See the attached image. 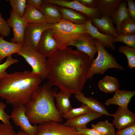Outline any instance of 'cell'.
I'll return each instance as SVG.
<instances>
[{"mask_svg":"<svg viewBox=\"0 0 135 135\" xmlns=\"http://www.w3.org/2000/svg\"><path fill=\"white\" fill-rule=\"evenodd\" d=\"M47 60L46 78L50 85L71 94L82 92L92 62L87 54L68 47L58 48Z\"/></svg>","mask_w":135,"mask_h":135,"instance_id":"obj_1","label":"cell"},{"mask_svg":"<svg viewBox=\"0 0 135 135\" xmlns=\"http://www.w3.org/2000/svg\"><path fill=\"white\" fill-rule=\"evenodd\" d=\"M32 71L14 72L0 79V98L14 108L25 105L42 81Z\"/></svg>","mask_w":135,"mask_h":135,"instance_id":"obj_2","label":"cell"},{"mask_svg":"<svg viewBox=\"0 0 135 135\" xmlns=\"http://www.w3.org/2000/svg\"><path fill=\"white\" fill-rule=\"evenodd\" d=\"M48 82L39 86L30 100L25 105V114L31 124L53 121L62 122L63 118L54 103L56 88H52Z\"/></svg>","mask_w":135,"mask_h":135,"instance_id":"obj_3","label":"cell"},{"mask_svg":"<svg viewBox=\"0 0 135 135\" xmlns=\"http://www.w3.org/2000/svg\"><path fill=\"white\" fill-rule=\"evenodd\" d=\"M51 30L52 36L60 49L66 48L70 42L87 33L84 24H74L63 18L54 24Z\"/></svg>","mask_w":135,"mask_h":135,"instance_id":"obj_4","label":"cell"},{"mask_svg":"<svg viewBox=\"0 0 135 135\" xmlns=\"http://www.w3.org/2000/svg\"><path fill=\"white\" fill-rule=\"evenodd\" d=\"M95 40L98 55L92 62L88 73V79H92L96 74H103L110 68L124 70V67L117 62L116 58L108 52L100 41Z\"/></svg>","mask_w":135,"mask_h":135,"instance_id":"obj_5","label":"cell"},{"mask_svg":"<svg viewBox=\"0 0 135 135\" xmlns=\"http://www.w3.org/2000/svg\"><path fill=\"white\" fill-rule=\"evenodd\" d=\"M17 54L22 57L32 68V72L39 75L42 80L46 78L48 72L46 58L31 45L24 43Z\"/></svg>","mask_w":135,"mask_h":135,"instance_id":"obj_6","label":"cell"},{"mask_svg":"<svg viewBox=\"0 0 135 135\" xmlns=\"http://www.w3.org/2000/svg\"><path fill=\"white\" fill-rule=\"evenodd\" d=\"M35 135H82L76 128L49 121L39 124Z\"/></svg>","mask_w":135,"mask_h":135,"instance_id":"obj_7","label":"cell"},{"mask_svg":"<svg viewBox=\"0 0 135 135\" xmlns=\"http://www.w3.org/2000/svg\"><path fill=\"white\" fill-rule=\"evenodd\" d=\"M54 25L46 23H28L24 32V43L29 44L36 49L43 33L46 30L52 29Z\"/></svg>","mask_w":135,"mask_h":135,"instance_id":"obj_8","label":"cell"},{"mask_svg":"<svg viewBox=\"0 0 135 135\" xmlns=\"http://www.w3.org/2000/svg\"><path fill=\"white\" fill-rule=\"evenodd\" d=\"M10 116L14 124L22 131L28 135H35L38 126L33 125L30 122L25 114L24 105L14 108Z\"/></svg>","mask_w":135,"mask_h":135,"instance_id":"obj_9","label":"cell"},{"mask_svg":"<svg viewBox=\"0 0 135 135\" xmlns=\"http://www.w3.org/2000/svg\"><path fill=\"white\" fill-rule=\"evenodd\" d=\"M43 3L58 5L78 11L85 15L89 18H100V15L97 8H92L87 7L80 3L77 0L68 1L64 0H44Z\"/></svg>","mask_w":135,"mask_h":135,"instance_id":"obj_10","label":"cell"},{"mask_svg":"<svg viewBox=\"0 0 135 135\" xmlns=\"http://www.w3.org/2000/svg\"><path fill=\"white\" fill-rule=\"evenodd\" d=\"M13 32V37L11 42L22 45L24 43V37L25 30L28 23L22 18L13 12L10 11V18L7 20Z\"/></svg>","mask_w":135,"mask_h":135,"instance_id":"obj_11","label":"cell"},{"mask_svg":"<svg viewBox=\"0 0 135 135\" xmlns=\"http://www.w3.org/2000/svg\"><path fill=\"white\" fill-rule=\"evenodd\" d=\"M69 46H75L78 51L87 54L92 61L97 52L95 39L88 33L80 35L76 40L70 42Z\"/></svg>","mask_w":135,"mask_h":135,"instance_id":"obj_12","label":"cell"},{"mask_svg":"<svg viewBox=\"0 0 135 135\" xmlns=\"http://www.w3.org/2000/svg\"><path fill=\"white\" fill-rule=\"evenodd\" d=\"M58 48V44L52 36L51 29L45 30L42 34L36 50L43 56L48 58Z\"/></svg>","mask_w":135,"mask_h":135,"instance_id":"obj_13","label":"cell"},{"mask_svg":"<svg viewBox=\"0 0 135 135\" xmlns=\"http://www.w3.org/2000/svg\"><path fill=\"white\" fill-rule=\"evenodd\" d=\"M113 117V124L119 130L135 124V114L128 108L119 106L115 113L112 114Z\"/></svg>","mask_w":135,"mask_h":135,"instance_id":"obj_14","label":"cell"},{"mask_svg":"<svg viewBox=\"0 0 135 135\" xmlns=\"http://www.w3.org/2000/svg\"><path fill=\"white\" fill-rule=\"evenodd\" d=\"M84 26L87 33L90 34L94 38L100 41L104 47L107 48H110L112 50L116 49L114 44L115 37L100 32L92 25L91 19H88L84 24Z\"/></svg>","mask_w":135,"mask_h":135,"instance_id":"obj_15","label":"cell"},{"mask_svg":"<svg viewBox=\"0 0 135 135\" xmlns=\"http://www.w3.org/2000/svg\"><path fill=\"white\" fill-rule=\"evenodd\" d=\"M103 115L92 111L82 115L76 118L67 120L63 124L65 126L74 128H84L91 121L96 119Z\"/></svg>","mask_w":135,"mask_h":135,"instance_id":"obj_16","label":"cell"},{"mask_svg":"<svg viewBox=\"0 0 135 135\" xmlns=\"http://www.w3.org/2000/svg\"><path fill=\"white\" fill-rule=\"evenodd\" d=\"M101 17L91 19L92 25L100 32L115 38L118 35L116 28L113 26L111 18L103 16Z\"/></svg>","mask_w":135,"mask_h":135,"instance_id":"obj_17","label":"cell"},{"mask_svg":"<svg viewBox=\"0 0 135 135\" xmlns=\"http://www.w3.org/2000/svg\"><path fill=\"white\" fill-rule=\"evenodd\" d=\"M135 95L134 90H119L115 92L113 97L106 100L104 104L107 106L116 105L119 107L128 108L131 99Z\"/></svg>","mask_w":135,"mask_h":135,"instance_id":"obj_18","label":"cell"},{"mask_svg":"<svg viewBox=\"0 0 135 135\" xmlns=\"http://www.w3.org/2000/svg\"><path fill=\"white\" fill-rule=\"evenodd\" d=\"M40 11L44 16L46 23L55 24L62 19L59 8L54 4L43 3Z\"/></svg>","mask_w":135,"mask_h":135,"instance_id":"obj_19","label":"cell"},{"mask_svg":"<svg viewBox=\"0 0 135 135\" xmlns=\"http://www.w3.org/2000/svg\"><path fill=\"white\" fill-rule=\"evenodd\" d=\"M77 100L88 106L93 111L104 114L107 116H111L104 106L100 102L92 98L87 97L83 92L75 95Z\"/></svg>","mask_w":135,"mask_h":135,"instance_id":"obj_20","label":"cell"},{"mask_svg":"<svg viewBox=\"0 0 135 135\" xmlns=\"http://www.w3.org/2000/svg\"><path fill=\"white\" fill-rule=\"evenodd\" d=\"M71 94L68 92L60 90L55 95L56 106L62 116L66 113L72 108L70 100Z\"/></svg>","mask_w":135,"mask_h":135,"instance_id":"obj_21","label":"cell"},{"mask_svg":"<svg viewBox=\"0 0 135 135\" xmlns=\"http://www.w3.org/2000/svg\"><path fill=\"white\" fill-rule=\"evenodd\" d=\"M113 23L116 24L118 35L120 34V25L125 20L131 18L128 13L127 4L122 0L119 3L111 18Z\"/></svg>","mask_w":135,"mask_h":135,"instance_id":"obj_22","label":"cell"},{"mask_svg":"<svg viewBox=\"0 0 135 135\" xmlns=\"http://www.w3.org/2000/svg\"><path fill=\"white\" fill-rule=\"evenodd\" d=\"M59 8L62 18L74 23L84 24L88 19L82 14L72 9L64 7Z\"/></svg>","mask_w":135,"mask_h":135,"instance_id":"obj_23","label":"cell"},{"mask_svg":"<svg viewBox=\"0 0 135 135\" xmlns=\"http://www.w3.org/2000/svg\"><path fill=\"white\" fill-rule=\"evenodd\" d=\"M23 45V44H22ZM22 45L17 44L8 41L0 36V64H2L6 57L17 52Z\"/></svg>","mask_w":135,"mask_h":135,"instance_id":"obj_24","label":"cell"},{"mask_svg":"<svg viewBox=\"0 0 135 135\" xmlns=\"http://www.w3.org/2000/svg\"><path fill=\"white\" fill-rule=\"evenodd\" d=\"M98 87L102 92L106 93H115L119 90L120 84L116 78L106 75L98 82Z\"/></svg>","mask_w":135,"mask_h":135,"instance_id":"obj_25","label":"cell"},{"mask_svg":"<svg viewBox=\"0 0 135 135\" xmlns=\"http://www.w3.org/2000/svg\"><path fill=\"white\" fill-rule=\"evenodd\" d=\"M121 0H97V7L101 16L111 18Z\"/></svg>","mask_w":135,"mask_h":135,"instance_id":"obj_26","label":"cell"},{"mask_svg":"<svg viewBox=\"0 0 135 135\" xmlns=\"http://www.w3.org/2000/svg\"><path fill=\"white\" fill-rule=\"evenodd\" d=\"M22 18L28 23H46L44 16L42 12L27 4Z\"/></svg>","mask_w":135,"mask_h":135,"instance_id":"obj_27","label":"cell"},{"mask_svg":"<svg viewBox=\"0 0 135 135\" xmlns=\"http://www.w3.org/2000/svg\"><path fill=\"white\" fill-rule=\"evenodd\" d=\"M113 123L107 120L100 121L95 124H92V128L103 135H116Z\"/></svg>","mask_w":135,"mask_h":135,"instance_id":"obj_28","label":"cell"},{"mask_svg":"<svg viewBox=\"0 0 135 135\" xmlns=\"http://www.w3.org/2000/svg\"><path fill=\"white\" fill-rule=\"evenodd\" d=\"M92 111L88 106L82 104L80 107L76 108H72L66 113L62 115V116L63 118L68 120Z\"/></svg>","mask_w":135,"mask_h":135,"instance_id":"obj_29","label":"cell"},{"mask_svg":"<svg viewBox=\"0 0 135 135\" xmlns=\"http://www.w3.org/2000/svg\"><path fill=\"white\" fill-rule=\"evenodd\" d=\"M120 53H123L126 56L128 65L130 69L135 67V48L124 46H120L118 50Z\"/></svg>","mask_w":135,"mask_h":135,"instance_id":"obj_30","label":"cell"},{"mask_svg":"<svg viewBox=\"0 0 135 135\" xmlns=\"http://www.w3.org/2000/svg\"><path fill=\"white\" fill-rule=\"evenodd\" d=\"M9 1L12 8V11L22 17L26 8L27 0H10Z\"/></svg>","mask_w":135,"mask_h":135,"instance_id":"obj_31","label":"cell"},{"mask_svg":"<svg viewBox=\"0 0 135 135\" xmlns=\"http://www.w3.org/2000/svg\"><path fill=\"white\" fill-rule=\"evenodd\" d=\"M120 34L131 35L135 33V21L131 18L124 20L120 25Z\"/></svg>","mask_w":135,"mask_h":135,"instance_id":"obj_32","label":"cell"},{"mask_svg":"<svg viewBox=\"0 0 135 135\" xmlns=\"http://www.w3.org/2000/svg\"><path fill=\"white\" fill-rule=\"evenodd\" d=\"M118 42L123 43L128 46L135 48V33L131 35H118L114 38V43Z\"/></svg>","mask_w":135,"mask_h":135,"instance_id":"obj_33","label":"cell"},{"mask_svg":"<svg viewBox=\"0 0 135 135\" xmlns=\"http://www.w3.org/2000/svg\"><path fill=\"white\" fill-rule=\"evenodd\" d=\"M19 60L17 58H13L12 55L6 57V61L3 63L0 64V79L7 76L8 73L6 70L12 64L17 63Z\"/></svg>","mask_w":135,"mask_h":135,"instance_id":"obj_34","label":"cell"},{"mask_svg":"<svg viewBox=\"0 0 135 135\" xmlns=\"http://www.w3.org/2000/svg\"><path fill=\"white\" fill-rule=\"evenodd\" d=\"M11 32V28L7 22L2 16L0 12V36L3 37L8 36Z\"/></svg>","mask_w":135,"mask_h":135,"instance_id":"obj_35","label":"cell"},{"mask_svg":"<svg viewBox=\"0 0 135 135\" xmlns=\"http://www.w3.org/2000/svg\"><path fill=\"white\" fill-rule=\"evenodd\" d=\"M16 134L11 124L0 123V135H16Z\"/></svg>","mask_w":135,"mask_h":135,"instance_id":"obj_36","label":"cell"},{"mask_svg":"<svg viewBox=\"0 0 135 135\" xmlns=\"http://www.w3.org/2000/svg\"><path fill=\"white\" fill-rule=\"evenodd\" d=\"M6 106V104L0 101V120L4 123L10 124V116L4 110Z\"/></svg>","mask_w":135,"mask_h":135,"instance_id":"obj_37","label":"cell"},{"mask_svg":"<svg viewBox=\"0 0 135 135\" xmlns=\"http://www.w3.org/2000/svg\"><path fill=\"white\" fill-rule=\"evenodd\" d=\"M116 135H135V124L118 130L115 132Z\"/></svg>","mask_w":135,"mask_h":135,"instance_id":"obj_38","label":"cell"},{"mask_svg":"<svg viewBox=\"0 0 135 135\" xmlns=\"http://www.w3.org/2000/svg\"><path fill=\"white\" fill-rule=\"evenodd\" d=\"M76 130L82 135H103L94 129L87 127L84 128H78Z\"/></svg>","mask_w":135,"mask_h":135,"instance_id":"obj_39","label":"cell"},{"mask_svg":"<svg viewBox=\"0 0 135 135\" xmlns=\"http://www.w3.org/2000/svg\"><path fill=\"white\" fill-rule=\"evenodd\" d=\"M129 14L132 19L135 20V2L133 0H127Z\"/></svg>","mask_w":135,"mask_h":135,"instance_id":"obj_40","label":"cell"},{"mask_svg":"<svg viewBox=\"0 0 135 135\" xmlns=\"http://www.w3.org/2000/svg\"><path fill=\"white\" fill-rule=\"evenodd\" d=\"M81 4L90 8H96L97 7V0H77Z\"/></svg>","mask_w":135,"mask_h":135,"instance_id":"obj_41","label":"cell"},{"mask_svg":"<svg viewBox=\"0 0 135 135\" xmlns=\"http://www.w3.org/2000/svg\"><path fill=\"white\" fill-rule=\"evenodd\" d=\"M26 3L40 11V6L43 2L42 0H27Z\"/></svg>","mask_w":135,"mask_h":135,"instance_id":"obj_42","label":"cell"},{"mask_svg":"<svg viewBox=\"0 0 135 135\" xmlns=\"http://www.w3.org/2000/svg\"><path fill=\"white\" fill-rule=\"evenodd\" d=\"M16 135H28L23 132L21 131H19L16 134Z\"/></svg>","mask_w":135,"mask_h":135,"instance_id":"obj_43","label":"cell"},{"mask_svg":"<svg viewBox=\"0 0 135 135\" xmlns=\"http://www.w3.org/2000/svg\"></svg>","mask_w":135,"mask_h":135,"instance_id":"obj_44","label":"cell"}]
</instances>
